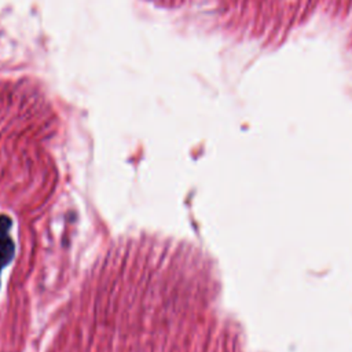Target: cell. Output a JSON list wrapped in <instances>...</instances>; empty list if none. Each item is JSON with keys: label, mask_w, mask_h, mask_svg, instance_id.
<instances>
[]
</instances>
